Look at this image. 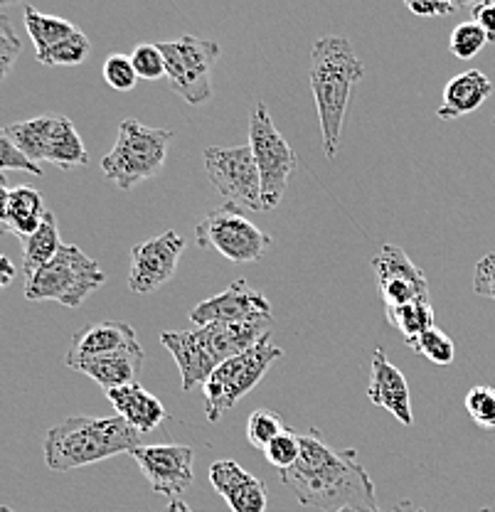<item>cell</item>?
<instances>
[{"label": "cell", "mask_w": 495, "mask_h": 512, "mask_svg": "<svg viewBox=\"0 0 495 512\" xmlns=\"http://www.w3.org/2000/svg\"><path fill=\"white\" fill-rule=\"evenodd\" d=\"M281 480L306 508L380 512L375 483L360 463L358 451L333 448L318 429H308V434L301 436V456L294 468L281 473Z\"/></svg>", "instance_id": "1"}, {"label": "cell", "mask_w": 495, "mask_h": 512, "mask_svg": "<svg viewBox=\"0 0 495 512\" xmlns=\"http://www.w3.org/2000/svg\"><path fill=\"white\" fill-rule=\"evenodd\" d=\"M311 89L321 119V141L326 158L333 160L343 136L345 116L355 87L363 82L365 64L350 40L340 35H323L311 47Z\"/></svg>", "instance_id": "2"}, {"label": "cell", "mask_w": 495, "mask_h": 512, "mask_svg": "<svg viewBox=\"0 0 495 512\" xmlns=\"http://www.w3.org/2000/svg\"><path fill=\"white\" fill-rule=\"evenodd\" d=\"M141 446V434L121 416H67L45 436V463L50 471L65 473L92 466Z\"/></svg>", "instance_id": "3"}, {"label": "cell", "mask_w": 495, "mask_h": 512, "mask_svg": "<svg viewBox=\"0 0 495 512\" xmlns=\"http://www.w3.org/2000/svg\"><path fill=\"white\" fill-rule=\"evenodd\" d=\"M173 136L168 128H151L138 119H124L114 148L101 158V173L119 190L136 188L161 173Z\"/></svg>", "instance_id": "4"}, {"label": "cell", "mask_w": 495, "mask_h": 512, "mask_svg": "<svg viewBox=\"0 0 495 512\" xmlns=\"http://www.w3.org/2000/svg\"><path fill=\"white\" fill-rule=\"evenodd\" d=\"M104 284L106 274L92 256L84 254L74 244H62L55 259L25 281V298L79 308Z\"/></svg>", "instance_id": "5"}, {"label": "cell", "mask_w": 495, "mask_h": 512, "mask_svg": "<svg viewBox=\"0 0 495 512\" xmlns=\"http://www.w3.org/2000/svg\"><path fill=\"white\" fill-rule=\"evenodd\" d=\"M281 357H284V350H281L279 345L271 340V335L266 333L252 350L222 362V365L212 372L210 380L202 384L207 419H210L212 424L220 421L222 414L230 412L239 399L247 397V394L264 380L269 367L274 365L276 360H281Z\"/></svg>", "instance_id": "6"}, {"label": "cell", "mask_w": 495, "mask_h": 512, "mask_svg": "<svg viewBox=\"0 0 495 512\" xmlns=\"http://www.w3.org/2000/svg\"><path fill=\"white\" fill-rule=\"evenodd\" d=\"M8 136L15 143V148L33 163L47 160L62 170L84 168L89 163V153L84 148L82 136L67 116L47 114L18 121V124L8 126Z\"/></svg>", "instance_id": "7"}, {"label": "cell", "mask_w": 495, "mask_h": 512, "mask_svg": "<svg viewBox=\"0 0 495 512\" xmlns=\"http://www.w3.org/2000/svg\"><path fill=\"white\" fill-rule=\"evenodd\" d=\"M158 47L163 52L170 89L188 104H207L212 96V67L222 55L220 42L183 35L178 40L161 42Z\"/></svg>", "instance_id": "8"}, {"label": "cell", "mask_w": 495, "mask_h": 512, "mask_svg": "<svg viewBox=\"0 0 495 512\" xmlns=\"http://www.w3.org/2000/svg\"><path fill=\"white\" fill-rule=\"evenodd\" d=\"M195 239L202 249H215L234 264H254L271 247V234L259 229L232 202L215 207L195 227Z\"/></svg>", "instance_id": "9"}, {"label": "cell", "mask_w": 495, "mask_h": 512, "mask_svg": "<svg viewBox=\"0 0 495 512\" xmlns=\"http://www.w3.org/2000/svg\"><path fill=\"white\" fill-rule=\"evenodd\" d=\"M249 148L257 160L259 178H262L264 210H274L284 200L286 185L296 168V153L274 126L266 104H257L249 119Z\"/></svg>", "instance_id": "10"}, {"label": "cell", "mask_w": 495, "mask_h": 512, "mask_svg": "<svg viewBox=\"0 0 495 512\" xmlns=\"http://www.w3.org/2000/svg\"><path fill=\"white\" fill-rule=\"evenodd\" d=\"M202 158H205V170L212 188L222 197H227V202L254 212H264L262 178H259L257 160H254L249 143L232 148H205Z\"/></svg>", "instance_id": "11"}, {"label": "cell", "mask_w": 495, "mask_h": 512, "mask_svg": "<svg viewBox=\"0 0 495 512\" xmlns=\"http://www.w3.org/2000/svg\"><path fill=\"white\" fill-rule=\"evenodd\" d=\"M372 271H375V284L385 308L407 306V303L429 298L427 276L402 247L385 244L372 256Z\"/></svg>", "instance_id": "12"}, {"label": "cell", "mask_w": 495, "mask_h": 512, "mask_svg": "<svg viewBox=\"0 0 495 512\" xmlns=\"http://www.w3.org/2000/svg\"><path fill=\"white\" fill-rule=\"evenodd\" d=\"M133 461L141 466L153 493L178 500L180 493L193 485V448L180 444L138 446L131 451Z\"/></svg>", "instance_id": "13"}, {"label": "cell", "mask_w": 495, "mask_h": 512, "mask_svg": "<svg viewBox=\"0 0 495 512\" xmlns=\"http://www.w3.org/2000/svg\"><path fill=\"white\" fill-rule=\"evenodd\" d=\"M185 249V239L178 232L168 229L161 237L136 244L131 249V271L129 288L138 296L151 293L163 284H168L178 269L180 254Z\"/></svg>", "instance_id": "14"}, {"label": "cell", "mask_w": 495, "mask_h": 512, "mask_svg": "<svg viewBox=\"0 0 495 512\" xmlns=\"http://www.w3.org/2000/svg\"><path fill=\"white\" fill-rule=\"evenodd\" d=\"M190 320L198 328L212 323H269L271 303L247 281H232L222 293L200 301L190 311Z\"/></svg>", "instance_id": "15"}, {"label": "cell", "mask_w": 495, "mask_h": 512, "mask_svg": "<svg viewBox=\"0 0 495 512\" xmlns=\"http://www.w3.org/2000/svg\"><path fill=\"white\" fill-rule=\"evenodd\" d=\"M138 348L141 343L136 338V330L126 320H92L72 335L65 362L74 370L79 362L92 360V357Z\"/></svg>", "instance_id": "16"}, {"label": "cell", "mask_w": 495, "mask_h": 512, "mask_svg": "<svg viewBox=\"0 0 495 512\" xmlns=\"http://www.w3.org/2000/svg\"><path fill=\"white\" fill-rule=\"evenodd\" d=\"M161 343L173 355L175 365H178L180 380H183V392H190L198 384L202 387V384L210 380L212 372L220 367V362L207 350L200 328L165 330V333H161Z\"/></svg>", "instance_id": "17"}, {"label": "cell", "mask_w": 495, "mask_h": 512, "mask_svg": "<svg viewBox=\"0 0 495 512\" xmlns=\"http://www.w3.org/2000/svg\"><path fill=\"white\" fill-rule=\"evenodd\" d=\"M367 399L375 407L387 409L397 421L404 426L414 424L412 414V392L404 380L402 370L387 360L385 350L377 348L372 352V372H370V387H367Z\"/></svg>", "instance_id": "18"}, {"label": "cell", "mask_w": 495, "mask_h": 512, "mask_svg": "<svg viewBox=\"0 0 495 512\" xmlns=\"http://www.w3.org/2000/svg\"><path fill=\"white\" fill-rule=\"evenodd\" d=\"M210 483L225 498L232 512H264L266 503H269L264 480L244 471L237 461L212 463Z\"/></svg>", "instance_id": "19"}, {"label": "cell", "mask_w": 495, "mask_h": 512, "mask_svg": "<svg viewBox=\"0 0 495 512\" xmlns=\"http://www.w3.org/2000/svg\"><path fill=\"white\" fill-rule=\"evenodd\" d=\"M491 94L493 82L481 69H468V72L456 74L444 87V101L436 109V119L454 121L461 119V116L473 114V111L486 104Z\"/></svg>", "instance_id": "20"}, {"label": "cell", "mask_w": 495, "mask_h": 512, "mask_svg": "<svg viewBox=\"0 0 495 512\" xmlns=\"http://www.w3.org/2000/svg\"><path fill=\"white\" fill-rule=\"evenodd\" d=\"M106 397H109L111 407L116 409V416H121L126 424H131L138 434H151L168 416L161 399L148 392V389H143L141 384L109 389Z\"/></svg>", "instance_id": "21"}, {"label": "cell", "mask_w": 495, "mask_h": 512, "mask_svg": "<svg viewBox=\"0 0 495 512\" xmlns=\"http://www.w3.org/2000/svg\"><path fill=\"white\" fill-rule=\"evenodd\" d=\"M74 370L101 384L106 392H109V389L129 387V384H136L138 375H141L143 370V348L92 357V360L79 362Z\"/></svg>", "instance_id": "22"}, {"label": "cell", "mask_w": 495, "mask_h": 512, "mask_svg": "<svg viewBox=\"0 0 495 512\" xmlns=\"http://www.w3.org/2000/svg\"><path fill=\"white\" fill-rule=\"evenodd\" d=\"M207 350L217 362H227L252 350L264 338V323H212L200 328Z\"/></svg>", "instance_id": "23"}, {"label": "cell", "mask_w": 495, "mask_h": 512, "mask_svg": "<svg viewBox=\"0 0 495 512\" xmlns=\"http://www.w3.org/2000/svg\"><path fill=\"white\" fill-rule=\"evenodd\" d=\"M45 215L47 210H45V202H42L40 190L30 188V185H18V188L10 190L8 227H10V234H15L20 242L40 229Z\"/></svg>", "instance_id": "24"}, {"label": "cell", "mask_w": 495, "mask_h": 512, "mask_svg": "<svg viewBox=\"0 0 495 512\" xmlns=\"http://www.w3.org/2000/svg\"><path fill=\"white\" fill-rule=\"evenodd\" d=\"M20 244H23V274L25 281H28L35 271H40L42 266L50 264L57 256V252L62 249L60 227H57L55 212L47 210L40 229H37L35 234H30L28 239H23Z\"/></svg>", "instance_id": "25"}, {"label": "cell", "mask_w": 495, "mask_h": 512, "mask_svg": "<svg viewBox=\"0 0 495 512\" xmlns=\"http://www.w3.org/2000/svg\"><path fill=\"white\" fill-rule=\"evenodd\" d=\"M25 30H28L30 40L35 45V57H42L45 52L55 50L57 45L72 37L79 28H74L72 23L65 18H57V15H47L35 10L33 5H25Z\"/></svg>", "instance_id": "26"}, {"label": "cell", "mask_w": 495, "mask_h": 512, "mask_svg": "<svg viewBox=\"0 0 495 512\" xmlns=\"http://www.w3.org/2000/svg\"><path fill=\"white\" fill-rule=\"evenodd\" d=\"M385 316L387 323L404 335V340H412L427 333L429 328H436V313L429 298L407 303V306L385 308Z\"/></svg>", "instance_id": "27"}, {"label": "cell", "mask_w": 495, "mask_h": 512, "mask_svg": "<svg viewBox=\"0 0 495 512\" xmlns=\"http://www.w3.org/2000/svg\"><path fill=\"white\" fill-rule=\"evenodd\" d=\"M407 345L412 350H417L419 355L427 357L429 362H434V365L446 367L456 360V343L441 328H429L427 333L407 340Z\"/></svg>", "instance_id": "28"}, {"label": "cell", "mask_w": 495, "mask_h": 512, "mask_svg": "<svg viewBox=\"0 0 495 512\" xmlns=\"http://www.w3.org/2000/svg\"><path fill=\"white\" fill-rule=\"evenodd\" d=\"M89 52H92V42H89V37L82 30H77L62 45H57L55 50L37 57V62L45 64V67H77V64L87 60Z\"/></svg>", "instance_id": "29"}, {"label": "cell", "mask_w": 495, "mask_h": 512, "mask_svg": "<svg viewBox=\"0 0 495 512\" xmlns=\"http://www.w3.org/2000/svg\"><path fill=\"white\" fill-rule=\"evenodd\" d=\"M289 426L284 424V416L279 412H271V409H257V412L249 414L247 419V439L249 444L259 451H264L276 436H281Z\"/></svg>", "instance_id": "30"}, {"label": "cell", "mask_w": 495, "mask_h": 512, "mask_svg": "<svg viewBox=\"0 0 495 512\" xmlns=\"http://www.w3.org/2000/svg\"><path fill=\"white\" fill-rule=\"evenodd\" d=\"M488 45V37L486 32L478 28L473 20H466V23L456 25L454 32H451V40H449V50L456 60H473L483 47Z\"/></svg>", "instance_id": "31"}, {"label": "cell", "mask_w": 495, "mask_h": 512, "mask_svg": "<svg viewBox=\"0 0 495 512\" xmlns=\"http://www.w3.org/2000/svg\"><path fill=\"white\" fill-rule=\"evenodd\" d=\"M266 461L274 468H279L281 473H286L289 468L296 466L298 456H301V436L294 429H286L284 434L276 436L269 446L264 448Z\"/></svg>", "instance_id": "32"}, {"label": "cell", "mask_w": 495, "mask_h": 512, "mask_svg": "<svg viewBox=\"0 0 495 512\" xmlns=\"http://www.w3.org/2000/svg\"><path fill=\"white\" fill-rule=\"evenodd\" d=\"M466 412L483 429H495V387L478 384L466 394Z\"/></svg>", "instance_id": "33"}, {"label": "cell", "mask_w": 495, "mask_h": 512, "mask_svg": "<svg viewBox=\"0 0 495 512\" xmlns=\"http://www.w3.org/2000/svg\"><path fill=\"white\" fill-rule=\"evenodd\" d=\"M23 52V42H20L18 30H15L13 20L5 10H0V82L10 74L15 67V60Z\"/></svg>", "instance_id": "34"}, {"label": "cell", "mask_w": 495, "mask_h": 512, "mask_svg": "<svg viewBox=\"0 0 495 512\" xmlns=\"http://www.w3.org/2000/svg\"><path fill=\"white\" fill-rule=\"evenodd\" d=\"M101 74H104L106 84H109L111 89H116V92H131L138 82V74L136 69H133L131 55H109Z\"/></svg>", "instance_id": "35"}, {"label": "cell", "mask_w": 495, "mask_h": 512, "mask_svg": "<svg viewBox=\"0 0 495 512\" xmlns=\"http://www.w3.org/2000/svg\"><path fill=\"white\" fill-rule=\"evenodd\" d=\"M133 69H136L138 79H148V82H156V79L165 77V60L163 52L158 45H138L131 52Z\"/></svg>", "instance_id": "36"}, {"label": "cell", "mask_w": 495, "mask_h": 512, "mask_svg": "<svg viewBox=\"0 0 495 512\" xmlns=\"http://www.w3.org/2000/svg\"><path fill=\"white\" fill-rule=\"evenodd\" d=\"M3 170H23V173L35 175V178L42 175L40 165L25 158L23 153L15 148V143L10 141L8 136V128H0V173H3Z\"/></svg>", "instance_id": "37"}, {"label": "cell", "mask_w": 495, "mask_h": 512, "mask_svg": "<svg viewBox=\"0 0 495 512\" xmlns=\"http://www.w3.org/2000/svg\"><path fill=\"white\" fill-rule=\"evenodd\" d=\"M473 291L476 296L495 301V252L483 256L473 269Z\"/></svg>", "instance_id": "38"}, {"label": "cell", "mask_w": 495, "mask_h": 512, "mask_svg": "<svg viewBox=\"0 0 495 512\" xmlns=\"http://www.w3.org/2000/svg\"><path fill=\"white\" fill-rule=\"evenodd\" d=\"M471 13H473V23L486 32L488 42L495 45V0L471 5Z\"/></svg>", "instance_id": "39"}, {"label": "cell", "mask_w": 495, "mask_h": 512, "mask_svg": "<svg viewBox=\"0 0 495 512\" xmlns=\"http://www.w3.org/2000/svg\"><path fill=\"white\" fill-rule=\"evenodd\" d=\"M407 8L412 10L414 15H419V18H439V15H451V13H456V10L461 8V5H456V3H439V0H436V3H427V0H417V3H414V0H409L407 3Z\"/></svg>", "instance_id": "40"}, {"label": "cell", "mask_w": 495, "mask_h": 512, "mask_svg": "<svg viewBox=\"0 0 495 512\" xmlns=\"http://www.w3.org/2000/svg\"><path fill=\"white\" fill-rule=\"evenodd\" d=\"M8 205H10V188H8V178L0 173V239L8 237L10 227H8Z\"/></svg>", "instance_id": "41"}, {"label": "cell", "mask_w": 495, "mask_h": 512, "mask_svg": "<svg viewBox=\"0 0 495 512\" xmlns=\"http://www.w3.org/2000/svg\"><path fill=\"white\" fill-rule=\"evenodd\" d=\"M13 279H15V264L8 259V256L0 254V291H3L5 286L13 284Z\"/></svg>", "instance_id": "42"}, {"label": "cell", "mask_w": 495, "mask_h": 512, "mask_svg": "<svg viewBox=\"0 0 495 512\" xmlns=\"http://www.w3.org/2000/svg\"><path fill=\"white\" fill-rule=\"evenodd\" d=\"M338 512H367V510H360V508H343V510H338Z\"/></svg>", "instance_id": "43"}, {"label": "cell", "mask_w": 495, "mask_h": 512, "mask_svg": "<svg viewBox=\"0 0 495 512\" xmlns=\"http://www.w3.org/2000/svg\"><path fill=\"white\" fill-rule=\"evenodd\" d=\"M0 512H15V510L8 508V505H0Z\"/></svg>", "instance_id": "44"}, {"label": "cell", "mask_w": 495, "mask_h": 512, "mask_svg": "<svg viewBox=\"0 0 495 512\" xmlns=\"http://www.w3.org/2000/svg\"><path fill=\"white\" fill-rule=\"evenodd\" d=\"M417 512H427V510H417ZM481 512H495V510H491V508H488V510H481Z\"/></svg>", "instance_id": "45"}, {"label": "cell", "mask_w": 495, "mask_h": 512, "mask_svg": "<svg viewBox=\"0 0 495 512\" xmlns=\"http://www.w3.org/2000/svg\"><path fill=\"white\" fill-rule=\"evenodd\" d=\"M493 121H495V119H493Z\"/></svg>", "instance_id": "46"}]
</instances>
